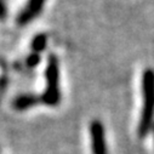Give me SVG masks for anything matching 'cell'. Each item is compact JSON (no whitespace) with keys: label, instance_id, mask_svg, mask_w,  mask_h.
<instances>
[{"label":"cell","instance_id":"6da1fadb","mask_svg":"<svg viewBox=\"0 0 154 154\" xmlns=\"http://www.w3.org/2000/svg\"><path fill=\"white\" fill-rule=\"evenodd\" d=\"M142 112L138 124V136L144 137L154 125V70L147 68L142 75Z\"/></svg>","mask_w":154,"mask_h":154},{"label":"cell","instance_id":"7a4b0ae2","mask_svg":"<svg viewBox=\"0 0 154 154\" xmlns=\"http://www.w3.org/2000/svg\"><path fill=\"white\" fill-rule=\"evenodd\" d=\"M46 88L43 95L40 96L42 103L46 106L55 107L61 102V91H60V63L58 58L55 55L48 57V64L45 70Z\"/></svg>","mask_w":154,"mask_h":154},{"label":"cell","instance_id":"3957f363","mask_svg":"<svg viewBox=\"0 0 154 154\" xmlns=\"http://www.w3.org/2000/svg\"><path fill=\"white\" fill-rule=\"evenodd\" d=\"M89 129H90L92 154H108L106 135H104V126H103L102 122L98 119L92 120L89 125Z\"/></svg>","mask_w":154,"mask_h":154},{"label":"cell","instance_id":"277c9868","mask_svg":"<svg viewBox=\"0 0 154 154\" xmlns=\"http://www.w3.org/2000/svg\"><path fill=\"white\" fill-rule=\"evenodd\" d=\"M45 2L46 0H28L26 6L21 10V12L17 16V24L26 26L30 23L34 18H36L42 14Z\"/></svg>","mask_w":154,"mask_h":154},{"label":"cell","instance_id":"5b68a950","mask_svg":"<svg viewBox=\"0 0 154 154\" xmlns=\"http://www.w3.org/2000/svg\"><path fill=\"white\" fill-rule=\"evenodd\" d=\"M39 102H42L40 97L36 96L34 94H22V95H18L14 102H12V107L16 109V110H27L34 106H36Z\"/></svg>","mask_w":154,"mask_h":154},{"label":"cell","instance_id":"8992f818","mask_svg":"<svg viewBox=\"0 0 154 154\" xmlns=\"http://www.w3.org/2000/svg\"><path fill=\"white\" fill-rule=\"evenodd\" d=\"M48 45V35L45 33H40V34H36L30 43V48L33 52L36 54H40L46 49Z\"/></svg>","mask_w":154,"mask_h":154},{"label":"cell","instance_id":"52a82bcc","mask_svg":"<svg viewBox=\"0 0 154 154\" xmlns=\"http://www.w3.org/2000/svg\"><path fill=\"white\" fill-rule=\"evenodd\" d=\"M40 61H42V58H40V54L32 52V54L27 57L26 63H27V66H28L29 68H34V67H36L38 64L40 63Z\"/></svg>","mask_w":154,"mask_h":154},{"label":"cell","instance_id":"ba28073f","mask_svg":"<svg viewBox=\"0 0 154 154\" xmlns=\"http://www.w3.org/2000/svg\"><path fill=\"white\" fill-rule=\"evenodd\" d=\"M8 15V9L4 3V0H0V20H5Z\"/></svg>","mask_w":154,"mask_h":154},{"label":"cell","instance_id":"9c48e42d","mask_svg":"<svg viewBox=\"0 0 154 154\" xmlns=\"http://www.w3.org/2000/svg\"><path fill=\"white\" fill-rule=\"evenodd\" d=\"M152 131H153V137H154V125H153V128H152Z\"/></svg>","mask_w":154,"mask_h":154}]
</instances>
